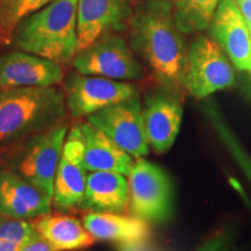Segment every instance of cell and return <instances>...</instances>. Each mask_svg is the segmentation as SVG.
I'll use <instances>...</instances> for the list:
<instances>
[{
    "label": "cell",
    "mask_w": 251,
    "mask_h": 251,
    "mask_svg": "<svg viewBox=\"0 0 251 251\" xmlns=\"http://www.w3.org/2000/svg\"><path fill=\"white\" fill-rule=\"evenodd\" d=\"M129 46L149 68L159 87L181 96L185 90L187 48L176 26L171 0H142L128 21Z\"/></svg>",
    "instance_id": "obj_1"
},
{
    "label": "cell",
    "mask_w": 251,
    "mask_h": 251,
    "mask_svg": "<svg viewBox=\"0 0 251 251\" xmlns=\"http://www.w3.org/2000/svg\"><path fill=\"white\" fill-rule=\"evenodd\" d=\"M64 91L55 86L0 87V150L67 120Z\"/></svg>",
    "instance_id": "obj_2"
},
{
    "label": "cell",
    "mask_w": 251,
    "mask_h": 251,
    "mask_svg": "<svg viewBox=\"0 0 251 251\" xmlns=\"http://www.w3.org/2000/svg\"><path fill=\"white\" fill-rule=\"evenodd\" d=\"M78 0H54L18 25L12 48L50 59L72 63L78 52Z\"/></svg>",
    "instance_id": "obj_3"
},
{
    "label": "cell",
    "mask_w": 251,
    "mask_h": 251,
    "mask_svg": "<svg viewBox=\"0 0 251 251\" xmlns=\"http://www.w3.org/2000/svg\"><path fill=\"white\" fill-rule=\"evenodd\" d=\"M68 130V122L63 121L48 130L13 144L1 150L0 163L52 199L55 176Z\"/></svg>",
    "instance_id": "obj_4"
},
{
    "label": "cell",
    "mask_w": 251,
    "mask_h": 251,
    "mask_svg": "<svg viewBox=\"0 0 251 251\" xmlns=\"http://www.w3.org/2000/svg\"><path fill=\"white\" fill-rule=\"evenodd\" d=\"M129 211L148 224H166L175 214V186L159 165L136 159L129 176Z\"/></svg>",
    "instance_id": "obj_5"
},
{
    "label": "cell",
    "mask_w": 251,
    "mask_h": 251,
    "mask_svg": "<svg viewBox=\"0 0 251 251\" xmlns=\"http://www.w3.org/2000/svg\"><path fill=\"white\" fill-rule=\"evenodd\" d=\"M75 70L86 76L114 80H135L144 77V69L120 33H107L72 59Z\"/></svg>",
    "instance_id": "obj_6"
},
{
    "label": "cell",
    "mask_w": 251,
    "mask_h": 251,
    "mask_svg": "<svg viewBox=\"0 0 251 251\" xmlns=\"http://www.w3.org/2000/svg\"><path fill=\"white\" fill-rule=\"evenodd\" d=\"M235 85L230 59L214 40L199 36L187 50L185 90L193 98L203 99Z\"/></svg>",
    "instance_id": "obj_7"
},
{
    "label": "cell",
    "mask_w": 251,
    "mask_h": 251,
    "mask_svg": "<svg viewBox=\"0 0 251 251\" xmlns=\"http://www.w3.org/2000/svg\"><path fill=\"white\" fill-rule=\"evenodd\" d=\"M86 121L105 133L133 158H143L149 153L150 146L139 94L93 113Z\"/></svg>",
    "instance_id": "obj_8"
},
{
    "label": "cell",
    "mask_w": 251,
    "mask_h": 251,
    "mask_svg": "<svg viewBox=\"0 0 251 251\" xmlns=\"http://www.w3.org/2000/svg\"><path fill=\"white\" fill-rule=\"evenodd\" d=\"M64 94L68 113L75 120L87 118L139 94L136 87L121 80L71 72L64 78Z\"/></svg>",
    "instance_id": "obj_9"
},
{
    "label": "cell",
    "mask_w": 251,
    "mask_h": 251,
    "mask_svg": "<svg viewBox=\"0 0 251 251\" xmlns=\"http://www.w3.org/2000/svg\"><path fill=\"white\" fill-rule=\"evenodd\" d=\"M84 166V140L80 125L68 133L55 176L52 207L56 212L67 213L79 208L86 186Z\"/></svg>",
    "instance_id": "obj_10"
},
{
    "label": "cell",
    "mask_w": 251,
    "mask_h": 251,
    "mask_svg": "<svg viewBox=\"0 0 251 251\" xmlns=\"http://www.w3.org/2000/svg\"><path fill=\"white\" fill-rule=\"evenodd\" d=\"M135 0H78V51L107 33L127 29Z\"/></svg>",
    "instance_id": "obj_11"
},
{
    "label": "cell",
    "mask_w": 251,
    "mask_h": 251,
    "mask_svg": "<svg viewBox=\"0 0 251 251\" xmlns=\"http://www.w3.org/2000/svg\"><path fill=\"white\" fill-rule=\"evenodd\" d=\"M180 96L158 87L144 99L143 120L149 146L156 153H164L175 143L183 120Z\"/></svg>",
    "instance_id": "obj_12"
},
{
    "label": "cell",
    "mask_w": 251,
    "mask_h": 251,
    "mask_svg": "<svg viewBox=\"0 0 251 251\" xmlns=\"http://www.w3.org/2000/svg\"><path fill=\"white\" fill-rule=\"evenodd\" d=\"M63 65L14 50L0 55V87L55 86L64 80Z\"/></svg>",
    "instance_id": "obj_13"
},
{
    "label": "cell",
    "mask_w": 251,
    "mask_h": 251,
    "mask_svg": "<svg viewBox=\"0 0 251 251\" xmlns=\"http://www.w3.org/2000/svg\"><path fill=\"white\" fill-rule=\"evenodd\" d=\"M209 28L235 68L251 75V33L235 0L220 2Z\"/></svg>",
    "instance_id": "obj_14"
},
{
    "label": "cell",
    "mask_w": 251,
    "mask_h": 251,
    "mask_svg": "<svg viewBox=\"0 0 251 251\" xmlns=\"http://www.w3.org/2000/svg\"><path fill=\"white\" fill-rule=\"evenodd\" d=\"M52 199L25 178L0 165V214L34 220L51 213Z\"/></svg>",
    "instance_id": "obj_15"
},
{
    "label": "cell",
    "mask_w": 251,
    "mask_h": 251,
    "mask_svg": "<svg viewBox=\"0 0 251 251\" xmlns=\"http://www.w3.org/2000/svg\"><path fill=\"white\" fill-rule=\"evenodd\" d=\"M129 203L126 176L113 171L90 172L80 209L99 213H124Z\"/></svg>",
    "instance_id": "obj_16"
},
{
    "label": "cell",
    "mask_w": 251,
    "mask_h": 251,
    "mask_svg": "<svg viewBox=\"0 0 251 251\" xmlns=\"http://www.w3.org/2000/svg\"><path fill=\"white\" fill-rule=\"evenodd\" d=\"M84 140V166L86 171H113L129 176L133 157L113 142L90 122L80 124Z\"/></svg>",
    "instance_id": "obj_17"
},
{
    "label": "cell",
    "mask_w": 251,
    "mask_h": 251,
    "mask_svg": "<svg viewBox=\"0 0 251 251\" xmlns=\"http://www.w3.org/2000/svg\"><path fill=\"white\" fill-rule=\"evenodd\" d=\"M83 225L94 240L108 242L129 243L151 238V227L144 220L121 213L87 212Z\"/></svg>",
    "instance_id": "obj_18"
},
{
    "label": "cell",
    "mask_w": 251,
    "mask_h": 251,
    "mask_svg": "<svg viewBox=\"0 0 251 251\" xmlns=\"http://www.w3.org/2000/svg\"><path fill=\"white\" fill-rule=\"evenodd\" d=\"M33 221L37 233L47 238L57 251L83 250L96 242L79 220L64 213H49Z\"/></svg>",
    "instance_id": "obj_19"
},
{
    "label": "cell",
    "mask_w": 251,
    "mask_h": 251,
    "mask_svg": "<svg viewBox=\"0 0 251 251\" xmlns=\"http://www.w3.org/2000/svg\"><path fill=\"white\" fill-rule=\"evenodd\" d=\"M222 0H171L176 26L181 34L208 29Z\"/></svg>",
    "instance_id": "obj_20"
},
{
    "label": "cell",
    "mask_w": 251,
    "mask_h": 251,
    "mask_svg": "<svg viewBox=\"0 0 251 251\" xmlns=\"http://www.w3.org/2000/svg\"><path fill=\"white\" fill-rule=\"evenodd\" d=\"M54 0H0V43L11 45L18 25Z\"/></svg>",
    "instance_id": "obj_21"
},
{
    "label": "cell",
    "mask_w": 251,
    "mask_h": 251,
    "mask_svg": "<svg viewBox=\"0 0 251 251\" xmlns=\"http://www.w3.org/2000/svg\"><path fill=\"white\" fill-rule=\"evenodd\" d=\"M36 233L33 220L14 219L0 214V242L24 244Z\"/></svg>",
    "instance_id": "obj_22"
},
{
    "label": "cell",
    "mask_w": 251,
    "mask_h": 251,
    "mask_svg": "<svg viewBox=\"0 0 251 251\" xmlns=\"http://www.w3.org/2000/svg\"><path fill=\"white\" fill-rule=\"evenodd\" d=\"M234 240V228L231 226H225L207 237L196 251H231Z\"/></svg>",
    "instance_id": "obj_23"
},
{
    "label": "cell",
    "mask_w": 251,
    "mask_h": 251,
    "mask_svg": "<svg viewBox=\"0 0 251 251\" xmlns=\"http://www.w3.org/2000/svg\"><path fill=\"white\" fill-rule=\"evenodd\" d=\"M18 251H57V249L36 231L29 240L21 244Z\"/></svg>",
    "instance_id": "obj_24"
},
{
    "label": "cell",
    "mask_w": 251,
    "mask_h": 251,
    "mask_svg": "<svg viewBox=\"0 0 251 251\" xmlns=\"http://www.w3.org/2000/svg\"><path fill=\"white\" fill-rule=\"evenodd\" d=\"M117 251H169L161 246L152 243L150 240L139 241V242L118 243Z\"/></svg>",
    "instance_id": "obj_25"
},
{
    "label": "cell",
    "mask_w": 251,
    "mask_h": 251,
    "mask_svg": "<svg viewBox=\"0 0 251 251\" xmlns=\"http://www.w3.org/2000/svg\"><path fill=\"white\" fill-rule=\"evenodd\" d=\"M235 2L251 33V0H235Z\"/></svg>",
    "instance_id": "obj_26"
},
{
    "label": "cell",
    "mask_w": 251,
    "mask_h": 251,
    "mask_svg": "<svg viewBox=\"0 0 251 251\" xmlns=\"http://www.w3.org/2000/svg\"><path fill=\"white\" fill-rule=\"evenodd\" d=\"M21 244L14 242H7V241H2L0 242V251H18Z\"/></svg>",
    "instance_id": "obj_27"
},
{
    "label": "cell",
    "mask_w": 251,
    "mask_h": 251,
    "mask_svg": "<svg viewBox=\"0 0 251 251\" xmlns=\"http://www.w3.org/2000/svg\"><path fill=\"white\" fill-rule=\"evenodd\" d=\"M244 93H246V96L249 98V100L251 101V78L248 80L246 86H244Z\"/></svg>",
    "instance_id": "obj_28"
}]
</instances>
